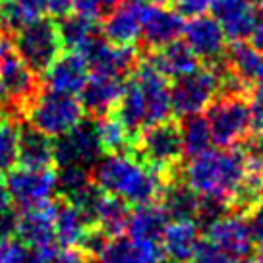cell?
<instances>
[{
	"instance_id": "obj_1",
	"label": "cell",
	"mask_w": 263,
	"mask_h": 263,
	"mask_svg": "<svg viewBox=\"0 0 263 263\" xmlns=\"http://www.w3.org/2000/svg\"><path fill=\"white\" fill-rule=\"evenodd\" d=\"M91 178L107 194L124 199L128 205L159 201L164 182L161 174L140 161L134 153H108L93 164Z\"/></svg>"
},
{
	"instance_id": "obj_2",
	"label": "cell",
	"mask_w": 263,
	"mask_h": 263,
	"mask_svg": "<svg viewBox=\"0 0 263 263\" xmlns=\"http://www.w3.org/2000/svg\"><path fill=\"white\" fill-rule=\"evenodd\" d=\"M246 176V161L242 147L207 149L192 157L184 168V182L199 197H211L227 203L236 194L238 186Z\"/></svg>"
},
{
	"instance_id": "obj_3",
	"label": "cell",
	"mask_w": 263,
	"mask_h": 263,
	"mask_svg": "<svg viewBox=\"0 0 263 263\" xmlns=\"http://www.w3.org/2000/svg\"><path fill=\"white\" fill-rule=\"evenodd\" d=\"M132 151L140 161L161 174L164 184L180 178L178 173L182 171L184 149L178 122L166 118L163 122L145 126L134 138Z\"/></svg>"
},
{
	"instance_id": "obj_4",
	"label": "cell",
	"mask_w": 263,
	"mask_h": 263,
	"mask_svg": "<svg viewBox=\"0 0 263 263\" xmlns=\"http://www.w3.org/2000/svg\"><path fill=\"white\" fill-rule=\"evenodd\" d=\"M24 115L31 128L54 140L82 122L85 110L76 95L47 89L37 91V95L25 107Z\"/></svg>"
},
{
	"instance_id": "obj_5",
	"label": "cell",
	"mask_w": 263,
	"mask_h": 263,
	"mask_svg": "<svg viewBox=\"0 0 263 263\" xmlns=\"http://www.w3.org/2000/svg\"><path fill=\"white\" fill-rule=\"evenodd\" d=\"M14 50L35 74H43L64 50L58 22L43 16L20 27L14 31Z\"/></svg>"
},
{
	"instance_id": "obj_6",
	"label": "cell",
	"mask_w": 263,
	"mask_h": 263,
	"mask_svg": "<svg viewBox=\"0 0 263 263\" xmlns=\"http://www.w3.org/2000/svg\"><path fill=\"white\" fill-rule=\"evenodd\" d=\"M205 118L217 147H234L250 138V103L244 95H219L207 107Z\"/></svg>"
},
{
	"instance_id": "obj_7",
	"label": "cell",
	"mask_w": 263,
	"mask_h": 263,
	"mask_svg": "<svg viewBox=\"0 0 263 263\" xmlns=\"http://www.w3.org/2000/svg\"><path fill=\"white\" fill-rule=\"evenodd\" d=\"M221 62L205 64L192 74L174 80V85H171V105L174 115L180 118L199 115L219 97Z\"/></svg>"
},
{
	"instance_id": "obj_8",
	"label": "cell",
	"mask_w": 263,
	"mask_h": 263,
	"mask_svg": "<svg viewBox=\"0 0 263 263\" xmlns=\"http://www.w3.org/2000/svg\"><path fill=\"white\" fill-rule=\"evenodd\" d=\"M6 186L12 203L20 209L43 205L52 201L57 192V173L54 168H31V166H14L8 171Z\"/></svg>"
},
{
	"instance_id": "obj_9",
	"label": "cell",
	"mask_w": 263,
	"mask_h": 263,
	"mask_svg": "<svg viewBox=\"0 0 263 263\" xmlns=\"http://www.w3.org/2000/svg\"><path fill=\"white\" fill-rule=\"evenodd\" d=\"M52 149H54V164H58V166L80 164V166L89 168L103 155L95 122L85 120V118L82 122L76 124L72 130L54 138Z\"/></svg>"
},
{
	"instance_id": "obj_10",
	"label": "cell",
	"mask_w": 263,
	"mask_h": 263,
	"mask_svg": "<svg viewBox=\"0 0 263 263\" xmlns=\"http://www.w3.org/2000/svg\"><path fill=\"white\" fill-rule=\"evenodd\" d=\"M205 238L219 246L222 252L232 255L240 263L252 261L255 240L248 224L246 215L242 213H222L219 219H215L205 230Z\"/></svg>"
},
{
	"instance_id": "obj_11",
	"label": "cell",
	"mask_w": 263,
	"mask_h": 263,
	"mask_svg": "<svg viewBox=\"0 0 263 263\" xmlns=\"http://www.w3.org/2000/svg\"><path fill=\"white\" fill-rule=\"evenodd\" d=\"M0 83L6 93V101L14 110L24 115L25 107L29 105L37 91H39V78L22 58L16 50H8L0 58Z\"/></svg>"
},
{
	"instance_id": "obj_12",
	"label": "cell",
	"mask_w": 263,
	"mask_h": 263,
	"mask_svg": "<svg viewBox=\"0 0 263 263\" xmlns=\"http://www.w3.org/2000/svg\"><path fill=\"white\" fill-rule=\"evenodd\" d=\"M184 43L188 45L192 52L205 64L221 62L227 54V35L222 27L213 16H196L190 17L188 24L182 29Z\"/></svg>"
},
{
	"instance_id": "obj_13",
	"label": "cell",
	"mask_w": 263,
	"mask_h": 263,
	"mask_svg": "<svg viewBox=\"0 0 263 263\" xmlns=\"http://www.w3.org/2000/svg\"><path fill=\"white\" fill-rule=\"evenodd\" d=\"M80 52L87 60L89 70L120 78L132 74L140 60L134 45H112L107 39H99L97 35L89 43H85Z\"/></svg>"
},
{
	"instance_id": "obj_14",
	"label": "cell",
	"mask_w": 263,
	"mask_h": 263,
	"mask_svg": "<svg viewBox=\"0 0 263 263\" xmlns=\"http://www.w3.org/2000/svg\"><path fill=\"white\" fill-rule=\"evenodd\" d=\"M182 29H184V20L176 10L166 6L164 2L147 0L141 20L140 39L149 50H157L180 39Z\"/></svg>"
},
{
	"instance_id": "obj_15",
	"label": "cell",
	"mask_w": 263,
	"mask_h": 263,
	"mask_svg": "<svg viewBox=\"0 0 263 263\" xmlns=\"http://www.w3.org/2000/svg\"><path fill=\"white\" fill-rule=\"evenodd\" d=\"M132 76L140 83L145 105H147V126L155 122H163L173 115V105H171V83L168 78L163 76L151 60H138L136 68L132 70Z\"/></svg>"
},
{
	"instance_id": "obj_16",
	"label": "cell",
	"mask_w": 263,
	"mask_h": 263,
	"mask_svg": "<svg viewBox=\"0 0 263 263\" xmlns=\"http://www.w3.org/2000/svg\"><path fill=\"white\" fill-rule=\"evenodd\" d=\"M147 0H122L105 14L103 39L112 45H136L141 35V20Z\"/></svg>"
},
{
	"instance_id": "obj_17",
	"label": "cell",
	"mask_w": 263,
	"mask_h": 263,
	"mask_svg": "<svg viewBox=\"0 0 263 263\" xmlns=\"http://www.w3.org/2000/svg\"><path fill=\"white\" fill-rule=\"evenodd\" d=\"M41 76L47 89L80 95L89 78V64L80 50H66L54 58V62Z\"/></svg>"
},
{
	"instance_id": "obj_18",
	"label": "cell",
	"mask_w": 263,
	"mask_h": 263,
	"mask_svg": "<svg viewBox=\"0 0 263 263\" xmlns=\"http://www.w3.org/2000/svg\"><path fill=\"white\" fill-rule=\"evenodd\" d=\"M54 201L43 205L22 209L16 215V229L14 234L31 250L52 246L54 242Z\"/></svg>"
},
{
	"instance_id": "obj_19",
	"label": "cell",
	"mask_w": 263,
	"mask_h": 263,
	"mask_svg": "<svg viewBox=\"0 0 263 263\" xmlns=\"http://www.w3.org/2000/svg\"><path fill=\"white\" fill-rule=\"evenodd\" d=\"M124 78L110 74H101L93 72L89 74L85 85L80 91V103L85 112L93 116H103L112 112L122 95L124 89Z\"/></svg>"
},
{
	"instance_id": "obj_20",
	"label": "cell",
	"mask_w": 263,
	"mask_h": 263,
	"mask_svg": "<svg viewBox=\"0 0 263 263\" xmlns=\"http://www.w3.org/2000/svg\"><path fill=\"white\" fill-rule=\"evenodd\" d=\"M164 257L161 242L132 240L130 236H112L95 261L99 263H159Z\"/></svg>"
},
{
	"instance_id": "obj_21",
	"label": "cell",
	"mask_w": 263,
	"mask_h": 263,
	"mask_svg": "<svg viewBox=\"0 0 263 263\" xmlns=\"http://www.w3.org/2000/svg\"><path fill=\"white\" fill-rule=\"evenodd\" d=\"M213 17L219 22L229 41H244L255 20V6L252 0H213Z\"/></svg>"
},
{
	"instance_id": "obj_22",
	"label": "cell",
	"mask_w": 263,
	"mask_h": 263,
	"mask_svg": "<svg viewBox=\"0 0 263 263\" xmlns=\"http://www.w3.org/2000/svg\"><path fill=\"white\" fill-rule=\"evenodd\" d=\"M54 205V242L60 248H78L89 230V219L70 199L60 197Z\"/></svg>"
},
{
	"instance_id": "obj_23",
	"label": "cell",
	"mask_w": 263,
	"mask_h": 263,
	"mask_svg": "<svg viewBox=\"0 0 263 263\" xmlns=\"http://www.w3.org/2000/svg\"><path fill=\"white\" fill-rule=\"evenodd\" d=\"M199 240V227L196 221H173L166 224L161 236V248L168 259L190 263L196 254Z\"/></svg>"
},
{
	"instance_id": "obj_24",
	"label": "cell",
	"mask_w": 263,
	"mask_h": 263,
	"mask_svg": "<svg viewBox=\"0 0 263 263\" xmlns=\"http://www.w3.org/2000/svg\"><path fill=\"white\" fill-rule=\"evenodd\" d=\"M147 58L168 80H178L182 76L192 74L194 70L199 68V58L192 52V49L186 43L178 41V39L164 45L161 49L151 50V54Z\"/></svg>"
},
{
	"instance_id": "obj_25",
	"label": "cell",
	"mask_w": 263,
	"mask_h": 263,
	"mask_svg": "<svg viewBox=\"0 0 263 263\" xmlns=\"http://www.w3.org/2000/svg\"><path fill=\"white\" fill-rule=\"evenodd\" d=\"M115 116L124 124V128L130 132L132 138H136L147 126V105L141 91L140 83L132 76L124 82L122 95L115 107Z\"/></svg>"
},
{
	"instance_id": "obj_26",
	"label": "cell",
	"mask_w": 263,
	"mask_h": 263,
	"mask_svg": "<svg viewBox=\"0 0 263 263\" xmlns=\"http://www.w3.org/2000/svg\"><path fill=\"white\" fill-rule=\"evenodd\" d=\"M166 224H168V215L163 209V205L157 201H151V203L136 205V209L130 211L126 232L132 240L161 242Z\"/></svg>"
},
{
	"instance_id": "obj_27",
	"label": "cell",
	"mask_w": 263,
	"mask_h": 263,
	"mask_svg": "<svg viewBox=\"0 0 263 263\" xmlns=\"http://www.w3.org/2000/svg\"><path fill=\"white\" fill-rule=\"evenodd\" d=\"M17 164L31 168H52L54 166L52 138L31 126L22 128L20 145H17Z\"/></svg>"
},
{
	"instance_id": "obj_28",
	"label": "cell",
	"mask_w": 263,
	"mask_h": 263,
	"mask_svg": "<svg viewBox=\"0 0 263 263\" xmlns=\"http://www.w3.org/2000/svg\"><path fill=\"white\" fill-rule=\"evenodd\" d=\"M161 205L166 211L168 219L174 221H194L199 209V199L194 190L190 188L182 178L171 180L164 184L161 192Z\"/></svg>"
},
{
	"instance_id": "obj_29",
	"label": "cell",
	"mask_w": 263,
	"mask_h": 263,
	"mask_svg": "<svg viewBox=\"0 0 263 263\" xmlns=\"http://www.w3.org/2000/svg\"><path fill=\"white\" fill-rule=\"evenodd\" d=\"M128 217H130V205L120 197L105 192L93 215V224L103 230L108 238H112L126 232Z\"/></svg>"
},
{
	"instance_id": "obj_30",
	"label": "cell",
	"mask_w": 263,
	"mask_h": 263,
	"mask_svg": "<svg viewBox=\"0 0 263 263\" xmlns=\"http://www.w3.org/2000/svg\"><path fill=\"white\" fill-rule=\"evenodd\" d=\"M47 0H2L0 25L8 31H17L29 22L47 16Z\"/></svg>"
},
{
	"instance_id": "obj_31",
	"label": "cell",
	"mask_w": 263,
	"mask_h": 263,
	"mask_svg": "<svg viewBox=\"0 0 263 263\" xmlns=\"http://www.w3.org/2000/svg\"><path fill=\"white\" fill-rule=\"evenodd\" d=\"M227 64L236 74L246 80L250 85L259 82V76L263 72V52L254 49L250 43L234 41L232 47L227 49Z\"/></svg>"
},
{
	"instance_id": "obj_32",
	"label": "cell",
	"mask_w": 263,
	"mask_h": 263,
	"mask_svg": "<svg viewBox=\"0 0 263 263\" xmlns=\"http://www.w3.org/2000/svg\"><path fill=\"white\" fill-rule=\"evenodd\" d=\"M58 31L62 39V47L66 50H80L97 35V20L87 17L78 12H70L66 16L58 17Z\"/></svg>"
},
{
	"instance_id": "obj_33",
	"label": "cell",
	"mask_w": 263,
	"mask_h": 263,
	"mask_svg": "<svg viewBox=\"0 0 263 263\" xmlns=\"http://www.w3.org/2000/svg\"><path fill=\"white\" fill-rule=\"evenodd\" d=\"M180 126V136H182V149H184V157H192L203 153L213 145L211 140V130H209V122L205 116L199 115H190L182 116Z\"/></svg>"
},
{
	"instance_id": "obj_34",
	"label": "cell",
	"mask_w": 263,
	"mask_h": 263,
	"mask_svg": "<svg viewBox=\"0 0 263 263\" xmlns=\"http://www.w3.org/2000/svg\"><path fill=\"white\" fill-rule=\"evenodd\" d=\"M97 118L99 120L95 122V128H97V138L101 149H103V155L122 153V151L132 149L134 138L115 115L108 112V115L97 116Z\"/></svg>"
},
{
	"instance_id": "obj_35",
	"label": "cell",
	"mask_w": 263,
	"mask_h": 263,
	"mask_svg": "<svg viewBox=\"0 0 263 263\" xmlns=\"http://www.w3.org/2000/svg\"><path fill=\"white\" fill-rule=\"evenodd\" d=\"M20 132L22 126L16 118L0 108V173H8L17 164Z\"/></svg>"
},
{
	"instance_id": "obj_36",
	"label": "cell",
	"mask_w": 263,
	"mask_h": 263,
	"mask_svg": "<svg viewBox=\"0 0 263 263\" xmlns=\"http://www.w3.org/2000/svg\"><path fill=\"white\" fill-rule=\"evenodd\" d=\"M91 178L89 171L80 164H62L57 174V188L60 190V196L66 199H72L78 196L89 182Z\"/></svg>"
},
{
	"instance_id": "obj_37",
	"label": "cell",
	"mask_w": 263,
	"mask_h": 263,
	"mask_svg": "<svg viewBox=\"0 0 263 263\" xmlns=\"http://www.w3.org/2000/svg\"><path fill=\"white\" fill-rule=\"evenodd\" d=\"M31 252L16 234L0 236V263H27Z\"/></svg>"
},
{
	"instance_id": "obj_38",
	"label": "cell",
	"mask_w": 263,
	"mask_h": 263,
	"mask_svg": "<svg viewBox=\"0 0 263 263\" xmlns=\"http://www.w3.org/2000/svg\"><path fill=\"white\" fill-rule=\"evenodd\" d=\"M254 261V259H252ZM250 261V263H252ZM190 263H240L238 259H234L232 255H229L227 252H222L219 246H215L213 242L209 240H199L197 244V250L192 261Z\"/></svg>"
},
{
	"instance_id": "obj_39",
	"label": "cell",
	"mask_w": 263,
	"mask_h": 263,
	"mask_svg": "<svg viewBox=\"0 0 263 263\" xmlns=\"http://www.w3.org/2000/svg\"><path fill=\"white\" fill-rule=\"evenodd\" d=\"M118 0H72V10L93 20H101Z\"/></svg>"
},
{
	"instance_id": "obj_40",
	"label": "cell",
	"mask_w": 263,
	"mask_h": 263,
	"mask_svg": "<svg viewBox=\"0 0 263 263\" xmlns=\"http://www.w3.org/2000/svg\"><path fill=\"white\" fill-rule=\"evenodd\" d=\"M250 103V124L255 136L263 138V85H259L254 93L248 95Z\"/></svg>"
},
{
	"instance_id": "obj_41",
	"label": "cell",
	"mask_w": 263,
	"mask_h": 263,
	"mask_svg": "<svg viewBox=\"0 0 263 263\" xmlns=\"http://www.w3.org/2000/svg\"><path fill=\"white\" fill-rule=\"evenodd\" d=\"M213 0H168V6L176 10L182 17H196L207 14Z\"/></svg>"
},
{
	"instance_id": "obj_42",
	"label": "cell",
	"mask_w": 263,
	"mask_h": 263,
	"mask_svg": "<svg viewBox=\"0 0 263 263\" xmlns=\"http://www.w3.org/2000/svg\"><path fill=\"white\" fill-rule=\"evenodd\" d=\"M47 263H91V259L80 248H58L52 259Z\"/></svg>"
},
{
	"instance_id": "obj_43",
	"label": "cell",
	"mask_w": 263,
	"mask_h": 263,
	"mask_svg": "<svg viewBox=\"0 0 263 263\" xmlns=\"http://www.w3.org/2000/svg\"><path fill=\"white\" fill-rule=\"evenodd\" d=\"M248 224L252 230V236L255 242H263V197L254 205V209L246 215Z\"/></svg>"
},
{
	"instance_id": "obj_44",
	"label": "cell",
	"mask_w": 263,
	"mask_h": 263,
	"mask_svg": "<svg viewBox=\"0 0 263 263\" xmlns=\"http://www.w3.org/2000/svg\"><path fill=\"white\" fill-rule=\"evenodd\" d=\"M248 41L254 49L263 52V10L255 12V20L252 29H250V35H248Z\"/></svg>"
},
{
	"instance_id": "obj_45",
	"label": "cell",
	"mask_w": 263,
	"mask_h": 263,
	"mask_svg": "<svg viewBox=\"0 0 263 263\" xmlns=\"http://www.w3.org/2000/svg\"><path fill=\"white\" fill-rule=\"evenodd\" d=\"M47 12L54 20L66 16L72 12V0H47Z\"/></svg>"
},
{
	"instance_id": "obj_46",
	"label": "cell",
	"mask_w": 263,
	"mask_h": 263,
	"mask_svg": "<svg viewBox=\"0 0 263 263\" xmlns=\"http://www.w3.org/2000/svg\"><path fill=\"white\" fill-rule=\"evenodd\" d=\"M8 211H12V199H10L4 173H0V215L8 213Z\"/></svg>"
},
{
	"instance_id": "obj_47",
	"label": "cell",
	"mask_w": 263,
	"mask_h": 263,
	"mask_svg": "<svg viewBox=\"0 0 263 263\" xmlns=\"http://www.w3.org/2000/svg\"><path fill=\"white\" fill-rule=\"evenodd\" d=\"M8 50H12V43H10L6 31H4V27L0 25V58L4 57Z\"/></svg>"
},
{
	"instance_id": "obj_48",
	"label": "cell",
	"mask_w": 263,
	"mask_h": 263,
	"mask_svg": "<svg viewBox=\"0 0 263 263\" xmlns=\"http://www.w3.org/2000/svg\"><path fill=\"white\" fill-rule=\"evenodd\" d=\"M8 105V101H6V93L2 89V83H0V108H4Z\"/></svg>"
},
{
	"instance_id": "obj_49",
	"label": "cell",
	"mask_w": 263,
	"mask_h": 263,
	"mask_svg": "<svg viewBox=\"0 0 263 263\" xmlns=\"http://www.w3.org/2000/svg\"><path fill=\"white\" fill-rule=\"evenodd\" d=\"M261 246H259V252H257V261L263 263V242H259Z\"/></svg>"
},
{
	"instance_id": "obj_50",
	"label": "cell",
	"mask_w": 263,
	"mask_h": 263,
	"mask_svg": "<svg viewBox=\"0 0 263 263\" xmlns=\"http://www.w3.org/2000/svg\"><path fill=\"white\" fill-rule=\"evenodd\" d=\"M159 263H178V261H173V259H161Z\"/></svg>"
},
{
	"instance_id": "obj_51",
	"label": "cell",
	"mask_w": 263,
	"mask_h": 263,
	"mask_svg": "<svg viewBox=\"0 0 263 263\" xmlns=\"http://www.w3.org/2000/svg\"><path fill=\"white\" fill-rule=\"evenodd\" d=\"M252 2H257V4H261L263 0H252Z\"/></svg>"
},
{
	"instance_id": "obj_52",
	"label": "cell",
	"mask_w": 263,
	"mask_h": 263,
	"mask_svg": "<svg viewBox=\"0 0 263 263\" xmlns=\"http://www.w3.org/2000/svg\"><path fill=\"white\" fill-rule=\"evenodd\" d=\"M252 263H259V261H252Z\"/></svg>"
},
{
	"instance_id": "obj_53",
	"label": "cell",
	"mask_w": 263,
	"mask_h": 263,
	"mask_svg": "<svg viewBox=\"0 0 263 263\" xmlns=\"http://www.w3.org/2000/svg\"><path fill=\"white\" fill-rule=\"evenodd\" d=\"M0 2H2V0H0Z\"/></svg>"
}]
</instances>
